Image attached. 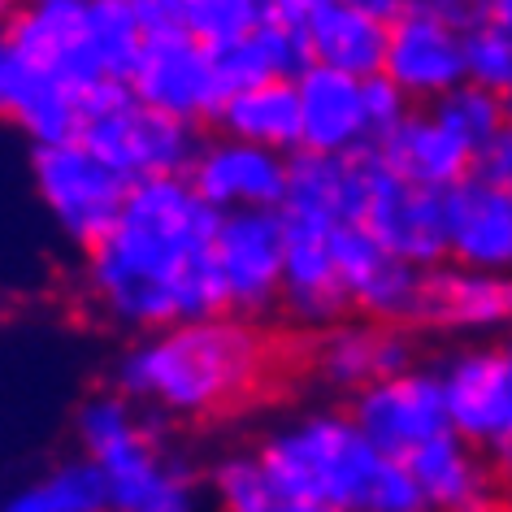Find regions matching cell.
Returning a JSON list of instances; mask_svg holds the SVG:
<instances>
[{
	"instance_id": "cell-23",
	"label": "cell",
	"mask_w": 512,
	"mask_h": 512,
	"mask_svg": "<svg viewBox=\"0 0 512 512\" xmlns=\"http://www.w3.org/2000/svg\"><path fill=\"white\" fill-rule=\"evenodd\" d=\"M404 469L413 473L417 491L426 495L430 512H465L482 499H491V465L478 447H469L465 439H456L452 430L430 439L426 447H417L404 460Z\"/></svg>"
},
{
	"instance_id": "cell-35",
	"label": "cell",
	"mask_w": 512,
	"mask_h": 512,
	"mask_svg": "<svg viewBox=\"0 0 512 512\" xmlns=\"http://www.w3.org/2000/svg\"><path fill=\"white\" fill-rule=\"evenodd\" d=\"M430 18H439L443 27H452L456 35H465L486 22V0H421Z\"/></svg>"
},
{
	"instance_id": "cell-34",
	"label": "cell",
	"mask_w": 512,
	"mask_h": 512,
	"mask_svg": "<svg viewBox=\"0 0 512 512\" xmlns=\"http://www.w3.org/2000/svg\"><path fill=\"white\" fill-rule=\"evenodd\" d=\"M469 178H478V183L504 191V196H512V122L499 131L491 144H482L478 152H473V170Z\"/></svg>"
},
{
	"instance_id": "cell-32",
	"label": "cell",
	"mask_w": 512,
	"mask_h": 512,
	"mask_svg": "<svg viewBox=\"0 0 512 512\" xmlns=\"http://www.w3.org/2000/svg\"><path fill=\"white\" fill-rule=\"evenodd\" d=\"M361 105H365V126H369V144L382 139L391 131V126H400L408 118V109H413V100H408L400 87H395L387 74H374V79L361 83Z\"/></svg>"
},
{
	"instance_id": "cell-17",
	"label": "cell",
	"mask_w": 512,
	"mask_h": 512,
	"mask_svg": "<svg viewBox=\"0 0 512 512\" xmlns=\"http://www.w3.org/2000/svg\"><path fill=\"white\" fill-rule=\"evenodd\" d=\"M504 330L512 326V274H473L439 265L417 278L404 330Z\"/></svg>"
},
{
	"instance_id": "cell-8",
	"label": "cell",
	"mask_w": 512,
	"mask_h": 512,
	"mask_svg": "<svg viewBox=\"0 0 512 512\" xmlns=\"http://www.w3.org/2000/svg\"><path fill=\"white\" fill-rule=\"evenodd\" d=\"M9 57L18 66H31L57 79L66 92L83 96L87 87L105 79V66L96 57L92 18H87V0H35L5 14Z\"/></svg>"
},
{
	"instance_id": "cell-6",
	"label": "cell",
	"mask_w": 512,
	"mask_h": 512,
	"mask_svg": "<svg viewBox=\"0 0 512 512\" xmlns=\"http://www.w3.org/2000/svg\"><path fill=\"white\" fill-rule=\"evenodd\" d=\"M31 183L53 226L83 252H92L109 235L131 196V183L96 161L83 144L31 148Z\"/></svg>"
},
{
	"instance_id": "cell-4",
	"label": "cell",
	"mask_w": 512,
	"mask_h": 512,
	"mask_svg": "<svg viewBox=\"0 0 512 512\" xmlns=\"http://www.w3.org/2000/svg\"><path fill=\"white\" fill-rule=\"evenodd\" d=\"M256 465L283 499L335 512H365L382 460L348 413H309L265 434Z\"/></svg>"
},
{
	"instance_id": "cell-24",
	"label": "cell",
	"mask_w": 512,
	"mask_h": 512,
	"mask_svg": "<svg viewBox=\"0 0 512 512\" xmlns=\"http://www.w3.org/2000/svg\"><path fill=\"white\" fill-rule=\"evenodd\" d=\"M213 126L222 139L291 157V152H300V92H296V83L274 79V83H261V87H248V92L230 96Z\"/></svg>"
},
{
	"instance_id": "cell-39",
	"label": "cell",
	"mask_w": 512,
	"mask_h": 512,
	"mask_svg": "<svg viewBox=\"0 0 512 512\" xmlns=\"http://www.w3.org/2000/svg\"><path fill=\"white\" fill-rule=\"evenodd\" d=\"M465 512H512V504H499V499L491 495V499H482V504H473V508H465Z\"/></svg>"
},
{
	"instance_id": "cell-11",
	"label": "cell",
	"mask_w": 512,
	"mask_h": 512,
	"mask_svg": "<svg viewBox=\"0 0 512 512\" xmlns=\"http://www.w3.org/2000/svg\"><path fill=\"white\" fill-rule=\"evenodd\" d=\"M278 217H283V300H278V309L296 326L335 330L352 313L335 278V261H330L335 226L287 209H278Z\"/></svg>"
},
{
	"instance_id": "cell-9",
	"label": "cell",
	"mask_w": 512,
	"mask_h": 512,
	"mask_svg": "<svg viewBox=\"0 0 512 512\" xmlns=\"http://www.w3.org/2000/svg\"><path fill=\"white\" fill-rule=\"evenodd\" d=\"M230 317H265L283 300V217L270 209L222 213L213 239Z\"/></svg>"
},
{
	"instance_id": "cell-37",
	"label": "cell",
	"mask_w": 512,
	"mask_h": 512,
	"mask_svg": "<svg viewBox=\"0 0 512 512\" xmlns=\"http://www.w3.org/2000/svg\"><path fill=\"white\" fill-rule=\"evenodd\" d=\"M5 14H9V5H0V118H5V100H9V79H14V57H9Z\"/></svg>"
},
{
	"instance_id": "cell-7",
	"label": "cell",
	"mask_w": 512,
	"mask_h": 512,
	"mask_svg": "<svg viewBox=\"0 0 512 512\" xmlns=\"http://www.w3.org/2000/svg\"><path fill=\"white\" fill-rule=\"evenodd\" d=\"M200 126H187L178 118H165L157 109H144L139 100L100 113V118L79 122V139L96 161H105L126 183H152V178H187L204 148Z\"/></svg>"
},
{
	"instance_id": "cell-3",
	"label": "cell",
	"mask_w": 512,
	"mask_h": 512,
	"mask_svg": "<svg viewBox=\"0 0 512 512\" xmlns=\"http://www.w3.org/2000/svg\"><path fill=\"white\" fill-rule=\"evenodd\" d=\"M83 460L109 486V512H196V478L157 443L148 413L118 391H100L74 413Z\"/></svg>"
},
{
	"instance_id": "cell-30",
	"label": "cell",
	"mask_w": 512,
	"mask_h": 512,
	"mask_svg": "<svg viewBox=\"0 0 512 512\" xmlns=\"http://www.w3.org/2000/svg\"><path fill=\"white\" fill-rule=\"evenodd\" d=\"M426 109L460 139V144H469V152H478L482 144H491V139L508 126V100L495 96V92H486V87H473V83H460L456 92L439 96Z\"/></svg>"
},
{
	"instance_id": "cell-13",
	"label": "cell",
	"mask_w": 512,
	"mask_h": 512,
	"mask_svg": "<svg viewBox=\"0 0 512 512\" xmlns=\"http://www.w3.org/2000/svg\"><path fill=\"white\" fill-rule=\"evenodd\" d=\"M187 183L217 213H278L287 200V157L213 135L187 170Z\"/></svg>"
},
{
	"instance_id": "cell-14",
	"label": "cell",
	"mask_w": 512,
	"mask_h": 512,
	"mask_svg": "<svg viewBox=\"0 0 512 512\" xmlns=\"http://www.w3.org/2000/svg\"><path fill=\"white\" fill-rule=\"evenodd\" d=\"M361 226L408 270L426 274L447 265V191L408 187L387 174L369 200Z\"/></svg>"
},
{
	"instance_id": "cell-22",
	"label": "cell",
	"mask_w": 512,
	"mask_h": 512,
	"mask_svg": "<svg viewBox=\"0 0 512 512\" xmlns=\"http://www.w3.org/2000/svg\"><path fill=\"white\" fill-rule=\"evenodd\" d=\"M309 48L313 66L365 83L382 74L387 27L365 14L361 0H309Z\"/></svg>"
},
{
	"instance_id": "cell-18",
	"label": "cell",
	"mask_w": 512,
	"mask_h": 512,
	"mask_svg": "<svg viewBox=\"0 0 512 512\" xmlns=\"http://www.w3.org/2000/svg\"><path fill=\"white\" fill-rule=\"evenodd\" d=\"M447 265L512 274V196L465 178L447 191Z\"/></svg>"
},
{
	"instance_id": "cell-21",
	"label": "cell",
	"mask_w": 512,
	"mask_h": 512,
	"mask_svg": "<svg viewBox=\"0 0 512 512\" xmlns=\"http://www.w3.org/2000/svg\"><path fill=\"white\" fill-rule=\"evenodd\" d=\"M300 92V148L322 157H348L369 144L361 83L339 70L309 66L296 79Z\"/></svg>"
},
{
	"instance_id": "cell-41",
	"label": "cell",
	"mask_w": 512,
	"mask_h": 512,
	"mask_svg": "<svg viewBox=\"0 0 512 512\" xmlns=\"http://www.w3.org/2000/svg\"><path fill=\"white\" fill-rule=\"evenodd\" d=\"M508 122H512V96H508Z\"/></svg>"
},
{
	"instance_id": "cell-38",
	"label": "cell",
	"mask_w": 512,
	"mask_h": 512,
	"mask_svg": "<svg viewBox=\"0 0 512 512\" xmlns=\"http://www.w3.org/2000/svg\"><path fill=\"white\" fill-rule=\"evenodd\" d=\"M486 18H491L499 31L512 35V0H486Z\"/></svg>"
},
{
	"instance_id": "cell-19",
	"label": "cell",
	"mask_w": 512,
	"mask_h": 512,
	"mask_svg": "<svg viewBox=\"0 0 512 512\" xmlns=\"http://www.w3.org/2000/svg\"><path fill=\"white\" fill-rule=\"evenodd\" d=\"M317 378L343 391H365L374 382L400 378L408 369H417L413 335L404 326H378V322H339L326 330L322 343L313 352Z\"/></svg>"
},
{
	"instance_id": "cell-2",
	"label": "cell",
	"mask_w": 512,
	"mask_h": 512,
	"mask_svg": "<svg viewBox=\"0 0 512 512\" xmlns=\"http://www.w3.org/2000/svg\"><path fill=\"white\" fill-rule=\"evenodd\" d=\"M265 369V343L243 317L183 322L126 343L113 361V391L139 413L209 417L252 391Z\"/></svg>"
},
{
	"instance_id": "cell-16",
	"label": "cell",
	"mask_w": 512,
	"mask_h": 512,
	"mask_svg": "<svg viewBox=\"0 0 512 512\" xmlns=\"http://www.w3.org/2000/svg\"><path fill=\"white\" fill-rule=\"evenodd\" d=\"M447 408V430L469 447L495 443L512 421V382L499 348H465L434 365Z\"/></svg>"
},
{
	"instance_id": "cell-28",
	"label": "cell",
	"mask_w": 512,
	"mask_h": 512,
	"mask_svg": "<svg viewBox=\"0 0 512 512\" xmlns=\"http://www.w3.org/2000/svg\"><path fill=\"white\" fill-rule=\"evenodd\" d=\"M178 14L200 48L222 53L270 18V0H178Z\"/></svg>"
},
{
	"instance_id": "cell-31",
	"label": "cell",
	"mask_w": 512,
	"mask_h": 512,
	"mask_svg": "<svg viewBox=\"0 0 512 512\" xmlns=\"http://www.w3.org/2000/svg\"><path fill=\"white\" fill-rule=\"evenodd\" d=\"M460 48H465V83L486 87L495 96H512V35L499 31L491 18L482 27H473L460 35Z\"/></svg>"
},
{
	"instance_id": "cell-1",
	"label": "cell",
	"mask_w": 512,
	"mask_h": 512,
	"mask_svg": "<svg viewBox=\"0 0 512 512\" xmlns=\"http://www.w3.org/2000/svg\"><path fill=\"white\" fill-rule=\"evenodd\" d=\"M222 213L187 178L135 183L118 222L87 252L83 287L109 326L131 335L226 317V291L213 261Z\"/></svg>"
},
{
	"instance_id": "cell-36",
	"label": "cell",
	"mask_w": 512,
	"mask_h": 512,
	"mask_svg": "<svg viewBox=\"0 0 512 512\" xmlns=\"http://www.w3.org/2000/svg\"><path fill=\"white\" fill-rule=\"evenodd\" d=\"M486 465H491V473H504V478H512V421L504 426V434H499L495 443L482 447Z\"/></svg>"
},
{
	"instance_id": "cell-12",
	"label": "cell",
	"mask_w": 512,
	"mask_h": 512,
	"mask_svg": "<svg viewBox=\"0 0 512 512\" xmlns=\"http://www.w3.org/2000/svg\"><path fill=\"white\" fill-rule=\"evenodd\" d=\"M382 74L413 100V109L434 105L439 96L465 83V48L452 27L426 14V5H408L400 22L387 27Z\"/></svg>"
},
{
	"instance_id": "cell-15",
	"label": "cell",
	"mask_w": 512,
	"mask_h": 512,
	"mask_svg": "<svg viewBox=\"0 0 512 512\" xmlns=\"http://www.w3.org/2000/svg\"><path fill=\"white\" fill-rule=\"evenodd\" d=\"M330 261H335V278L352 309H361L378 326H408L421 274L395 261L365 226H335Z\"/></svg>"
},
{
	"instance_id": "cell-20",
	"label": "cell",
	"mask_w": 512,
	"mask_h": 512,
	"mask_svg": "<svg viewBox=\"0 0 512 512\" xmlns=\"http://www.w3.org/2000/svg\"><path fill=\"white\" fill-rule=\"evenodd\" d=\"M374 152L400 183L426 191H452L473 170L469 144H460L430 109H408L400 126H391L382 139H374Z\"/></svg>"
},
{
	"instance_id": "cell-10",
	"label": "cell",
	"mask_w": 512,
	"mask_h": 512,
	"mask_svg": "<svg viewBox=\"0 0 512 512\" xmlns=\"http://www.w3.org/2000/svg\"><path fill=\"white\" fill-rule=\"evenodd\" d=\"M356 430L374 443L378 456L387 460H404L426 447L430 439L447 434V408H443V391H439V374L434 369H408L400 378L374 382V387L356 391L352 413Z\"/></svg>"
},
{
	"instance_id": "cell-40",
	"label": "cell",
	"mask_w": 512,
	"mask_h": 512,
	"mask_svg": "<svg viewBox=\"0 0 512 512\" xmlns=\"http://www.w3.org/2000/svg\"><path fill=\"white\" fill-rule=\"evenodd\" d=\"M499 356H504V369H508V382H512V339H504V348H499Z\"/></svg>"
},
{
	"instance_id": "cell-29",
	"label": "cell",
	"mask_w": 512,
	"mask_h": 512,
	"mask_svg": "<svg viewBox=\"0 0 512 512\" xmlns=\"http://www.w3.org/2000/svg\"><path fill=\"white\" fill-rule=\"evenodd\" d=\"M213 495H217V504H222V512H335V508L283 499L270 482H265V473L256 465L252 452L217 460L213 465Z\"/></svg>"
},
{
	"instance_id": "cell-26",
	"label": "cell",
	"mask_w": 512,
	"mask_h": 512,
	"mask_svg": "<svg viewBox=\"0 0 512 512\" xmlns=\"http://www.w3.org/2000/svg\"><path fill=\"white\" fill-rule=\"evenodd\" d=\"M0 512H109V486L92 460L74 456L5 495Z\"/></svg>"
},
{
	"instance_id": "cell-27",
	"label": "cell",
	"mask_w": 512,
	"mask_h": 512,
	"mask_svg": "<svg viewBox=\"0 0 512 512\" xmlns=\"http://www.w3.org/2000/svg\"><path fill=\"white\" fill-rule=\"evenodd\" d=\"M87 18H92V40L105 79L131 83L144 57V27H139L135 0H87Z\"/></svg>"
},
{
	"instance_id": "cell-5",
	"label": "cell",
	"mask_w": 512,
	"mask_h": 512,
	"mask_svg": "<svg viewBox=\"0 0 512 512\" xmlns=\"http://www.w3.org/2000/svg\"><path fill=\"white\" fill-rule=\"evenodd\" d=\"M135 14L144 27V57L131 79L135 100L200 131L213 126L226 105V92L217 83L213 53L200 48L183 27L178 0H135Z\"/></svg>"
},
{
	"instance_id": "cell-25",
	"label": "cell",
	"mask_w": 512,
	"mask_h": 512,
	"mask_svg": "<svg viewBox=\"0 0 512 512\" xmlns=\"http://www.w3.org/2000/svg\"><path fill=\"white\" fill-rule=\"evenodd\" d=\"M5 122H14L31 148H53V144H74L79 139V96L66 92L57 79L18 66L9 79V100H5Z\"/></svg>"
},
{
	"instance_id": "cell-33",
	"label": "cell",
	"mask_w": 512,
	"mask_h": 512,
	"mask_svg": "<svg viewBox=\"0 0 512 512\" xmlns=\"http://www.w3.org/2000/svg\"><path fill=\"white\" fill-rule=\"evenodd\" d=\"M365 512H430V508H426V495L417 491L413 473L400 460H382V473H378L374 491H369Z\"/></svg>"
}]
</instances>
